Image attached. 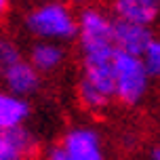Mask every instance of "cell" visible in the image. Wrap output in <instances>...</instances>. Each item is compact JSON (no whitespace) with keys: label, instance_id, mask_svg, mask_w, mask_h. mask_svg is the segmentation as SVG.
Segmentation results:
<instances>
[{"label":"cell","instance_id":"9c48e42d","mask_svg":"<svg viewBox=\"0 0 160 160\" xmlns=\"http://www.w3.org/2000/svg\"><path fill=\"white\" fill-rule=\"evenodd\" d=\"M152 38H154V34L150 28L114 19V47L120 53L141 57V53L145 51V47L150 44Z\"/></svg>","mask_w":160,"mask_h":160},{"label":"cell","instance_id":"7c38bea8","mask_svg":"<svg viewBox=\"0 0 160 160\" xmlns=\"http://www.w3.org/2000/svg\"><path fill=\"white\" fill-rule=\"evenodd\" d=\"M23 59V51L13 38L0 36V78L17 63Z\"/></svg>","mask_w":160,"mask_h":160},{"label":"cell","instance_id":"6da1fadb","mask_svg":"<svg viewBox=\"0 0 160 160\" xmlns=\"http://www.w3.org/2000/svg\"><path fill=\"white\" fill-rule=\"evenodd\" d=\"M23 28L34 40L72 42L78 32V13L68 0H38L23 15Z\"/></svg>","mask_w":160,"mask_h":160},{"label":"cell","instance_id":"5b68a950","mask_svg":"<svg viewBox=\"0 0 160 160\" xmlns=\"http://www.w3.org/2000/svg\"><path fill=\"white\" fill-rule=\"evenodd\" d=\"M42 160H105L103 137L91 124H76L48 148Z\"/></svg>","mask_w":160,"mask_h":160},{"label":"cell","instance_id":"30bf717a","mask_svg":"<svg viewBox=\"0 0 160 160\" xmlns=\"http://www.w3.org/2000/svg\"><path fill=\"white\" fill-rule=\"evenodd\" d=\"M68 59L65 44L51 42V40H34L28 53V61L38 70L40 74H53L61 70Z\"/></svg>","mask_w":160,"mask_h":160},{"label":"cell","instance_id":"ba28073f","mask_svg":"<svg viewBox=\"0 0 160 160\" xmlns=\"http://www.w3.org/2000/svg\"><path fill=\"white\" fill-rule=\"evenodd\" d=\"M112 17L152 28L160 17V0H112Z\"/></svg>","mask_w":160,"mask_h":160},{"label":"cell","instance_id":"7a4b0ae2","mask_svg":"<svg viewBox=\"0 0 160 160\" xmlns=\"http://www.w3.org/2000/svg\"><path fill=\"white\" fill-rule=\"evenodd\" d=\"M82 63H105L116 55L114 47V17L97 4H87L78 13L76 32Z\"/></svg>","mask_w":160,"mask_h":160},{"label":"cell","instance_id":"8fae6325","mask_svg":"<svg viewBox=\"0 0 160 160\" xmlns=\"http://www.w3.org/2000/svg\"><path fill=\"white\" fill-rule=\"evenodd\" d=\"M30 116H32L30 99L17 97L0 87V128L25 127Z\"/></svg>","mask_w":160,"mask_h":160},{"label":"cell","instance_id":"5bb4252c","mask_svg":"<svg viewBox=\"0 0 160 160\" xmlns=\"http://www.w3.org/2000/svg\"><path fill=\"white\" fill-rule=\"evenodd\" d=\"M8 8H11V0H0V21L7 17Z\"/></svg>","mask_w":160,"mask_h":160},{"label":"cell","instance_id":"52a82bcc","mask_svg":"<svg viewBox=\"0 0 160 160\" xmlns=\"http://www.w3.org/2000/svg\"><path fill=\"white\" fill-rule=\"evenodd\" d=\"M0 87L7 88L8 93H13V95H17V97L30 99V97H34L40 91V87H42V74L28 61V57H23L21 61H17V63L0 78Z\"/></svg>","mask_w":160,"mask_h":160},{"label":"cell","instance_id":"2e32d148","mask_svg":"<svg viewBox=\"0 0 160 160\" xmlns=\"http://www.w3.org/2000/svg\"><path fill=\"white\" fill-rule=\"evenodd\" d=\"M70 4H80V7H87V4H91L93 0H68Z\"/></svg>","mask_w":160,"mask_h":160},{"label":"cell","instance_id":"3957f363","mask_svg":"<svg viewBox=\"0 0 160 160\" xmlns=\"http://www.w3.org/2000/svg\"><path fill=\"white\" fill-rule=\"evenodd\" d=\"M114 72V99L127 108H135L150 91V74L145 72L141 57L116 51L112 61Z\"/></svg>","mask_w":160,"mask_h":160},{"label":"cell","instance_id":"4fadbf2b","mask_svg":"<svg viewBox=\"0 0 160 160\" xmlns=\"http://www.w3.org/2000/svg\"><path fill=\"white\" fill-rule=\"evenodd\" d=\"M141 61H143V68L150 74V78H160V36H154L150 40V44L141 53Z\"/></svg>","mask_w":160,"mask_h":160},{"label":"cell","instance_id":"8992f818","mask_svg":"<svg viewBox=\"0 0 160 160\" xmlns=\"http://www.w3.org/2000/svg\"><path fill=\"white\" fill-rule=\"evenodd\" d=\"M38 154V139L28 127L0 128V160H32Z\"/></svg>","mask_w":160,"mask_h":160},{"label":"cell","instance_id":"277c9868","mask_svg":"<svg viewBox=\"0 0 160 160\" xmlns=\"http://www.w3.org/2000/svg\"><path fill=\"white\" fill-rule=\"evenodd\" d=\"M112 61L82 63L78 87H76V97H78V103L82 105V110H87L91 114H101L114 101Z\"/></svg>","mask_w":160,"mask_h":160},{"label":"cell","instance_id":"9a60e30c","mask_svg":"<svg viewBox=\"0 0 160 160\" xmlns=\"http://www.w3.org/2000/svg\"><path fill=\"white\" fill-rule=\"evenodd\" d=\"M150 160H160V143L156 148H152V152H150Z\"/></svg>","mask_w":160,"mask_h":160}]
</instances>
